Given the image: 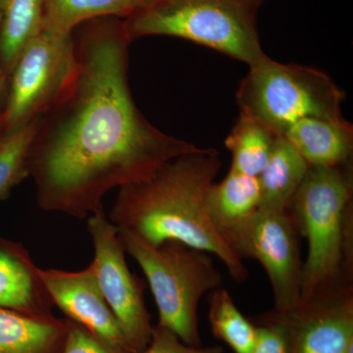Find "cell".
Masks as SVG:
<instances>
[{"label": "cell", "mask_w": 353, "mask_h": 353, "mask_svg": "<svg viewBox=\"0 0 353 353\" xmlns=\"http://www.w3.org/2000/svg\"><path fill=\"white\" fill-rule=\"evenodd\" d=\"M74 41L75 75L39 118L28 168L39 208L85 220L103 209L109 190L201 148L160 131L137 108L124 23L92 20Z\"/></svg>", "instance_id": "6da1fadb"}, {"label": "cell", "mask_w": 353, "mask_h": 353, "mask_svg": "<svg viewBox=\"0 0 353 353\" xmlns=\"http://www.w3.org/2000/svg\"><path fill=\"white\" fill-rule=\"evenodd\" d=\"M220 169L219 153L213 148L181 155L150 178L119 188L108 219L152 245L178 241L212 253L236 282H245L250 272L243 259L223 240L205 210L206 192Z\"/></svg>", "instance_id": "7a4b0ae2"}, {"label": "cell", "mask_w": 353, "mask_h": 353, "mask_svg": "<svg viewBox=\"0 0 353 353\" xmlns=\"http://www.w3.org/2000/svg\"><path fill=\"white\" fill-rule=\"evenodd\" d=\"M352 163L309 166L290 208L308 245L303 301L352 285Z\"/></svg>", "instance_id": "3957f363"}, {"label": "cell", "mask_w": 353, "mask_h": 353, "mask_svg": "<svg viewBox=\"0 0 353 353\" xmlns=\"http://www.w3.org/2000/svg\"><path fill=\"white\" fill-rule=\"evenodd\" d=\"M263 0H153L128 16L129 39L169 36L187 39L240 60L263 61L257 12Z\"/></svg>", "instance_id": "277c9868"}, {"label": "cell", "mask_w": 353, "mask_h": 353, "mask_svg": "<svg viewBox=\"0 0 353 353\" xmlns=\"http://www.w3.org/2000/svg\"><path fill=\"white\" fill-rule=\"evenodd\" d=\"M117 229L125 252L148 279L159 315L157 325L171 330L185 345L202 347L199 303L223 284L210 255L178 241L152 245L131 230Z\"/></svg>", "instance_id": "5b68a950"}, {"label": "cell", "mask_w": 353, "mask_h": 353, "mask_svg": "<svg viewBox=\"0 0 353 353\" xmlns=\"http://www.w3.org/2000/svg\"><path fill=\"white\" fill-rule=\"evenodd\" d=\"M345 92L320 70L284 64L267 57L250 67L236 101L241 113L262 123L278 136L304 118L341 122Z\"/></svg>", "instance_id": "8992f818"}, {"label": "cell", "mask_w": 353, "mask_h": 353, "mask_svg": "<svg viewBox=\"0 0 353 353\" xmlns=\"http://www.w3.org/2000/svg\"><path fill=\"white\" fill-rule=\"evenodd\" d=\"M76 67L73 32H39L27 44L10 75L2 132L41 118L71 82Z\"/></svg>", "instance_id": "52a82bcc"}, {"label": "cell", "mask_w": 353, "mask_h": 353, "mask_svg": "<svg viewBox=\"0 0 353 353\" xmlns=\"http://www.w3.org/2000/svg\"><path fill=\"white\" fill-rule=\"evenodd\" d=\"M221 236L240 259L263 266L273 290V310L284 312L301 303V234L290 210L257 209Z\"/></svg>", "instance_id": "ba28073f"}, {"label": "cell", "mask_w": 353, "mask_h": 353, "mask_svg": "<svg viewBox=\"0 0 353 353\" xmlns=\"http://www.w3.org/2000/svg\"><path fill=\"white\" fill-rule=\"evenodd\" d=\"M94 245L97 282L119 323L132 353H143L152 341L153 326L145 301V284L130 271L118 229L104 209L88 218Z\"/></svg>", "instance_id": "9c48e42d"}, {"label": "cell", "mask_w": 353, "mask_h": 353, "mask_svg": "<svg viewBox=\"0 0 353 353\" xmlns=\"http://www.w3.org/2000/svg\"><path fill=\"white\" fill-rule=\"evenodd\" d=\"M269 314L284 328L289 353H345L353 343L352 285Z\"/></svg>", "instance_id": "30bf717a"}, {"label": "cell", "mask_w": 353, "mask_h": 353, "mask_svg": "<svg viewBox=\"0 0 353 353\" xmlns=\"http://www.w3.org/2000/svg\"><path fill=\"white\" fill-rule=\"evenodd\" d=\"M37 273L53 304L69 320L87 329L115 352L132 353L119 323L102 294L92 262L81 271L37 267Z\"/></svg>", "instance_id": "8fae6325"}, {"label": "cell", "mask_w": 353, "mask_h": 353, "mask_svg": "<svg viewBox=\"0 0 353 353\" xmlns=\"http://www.w3.org/2000/svg\"><path fill=\"white\" fill-rule=\"evenodd\" d=\"M37 267L22 245L0 238V308L54 321V304Z\"/></svg>", "instance_id": "7c38bea8"}, {"label": "cell", "mask_w": 353, "mask_h": 353, "mask_svg": "<svg viewBox=\"0 0 353 353\" xmlns=\"http://www.w3.org/2000/svg\"><path fill=\"white\" fill-rule=\"evenodd\" d=\"M283 137L309 166H341L352 160L353 126L347 120L333 122L304 118L292 125Z\"/></svg>", "instance_id": "4fadbf2b"}, {"label": "cell", "mask_w": 353, "mask_h": 353, "mask_svg": "<svg viewBox=\"0 0 353 353\" xmlns=\"http://www.w3.org/2000/svg\"><path fill=\"white\" fill-rule=\"evenodd\" d=\"M309 169L307 162L289 141L280 137L259 176L260 204L263 210L289 211Z\"/></svg>", "instance_id": "5bb4252c"}, {"label": "cell", "mask_w": 353, "mask_h": 353, "mask_svg": "<svg viewBox=\"0 0 353 353\" xmlns=\"http://www.w3.org/2000/svg\"><path fill=\"white\" fill-rule=\"evenodd\" d=\"M67 320L44 321L0 308V353H62Z\"/></svg>", "instance_id": "9a60e30c"}, {"label": "cell", "mask_w": 353, "mask_h": 353, "mask_svg": "<svg viewBox=\"0 0 353 353\" xmlns=\"http://www.w3.org/2000/svg\"><path fill=\"white\" fill-rule=\"evenodd\" d=\"M257 176L231 170L224 180L213 183L205 196V210L219 234L234 226L259 208Z\"/></svg>", "instance_id": "2e32d148"}, {"label": "cell", "mask_w": 353, "mask_h": 353, "mask_svg": "<svg viewBox=\"0 0 353 353\" xmlns=\"http://www.w3.org/2000/svg\"><path fill=\"white\" fill-rule=\"evenodd\" d=\"M0 61L10 78L27 44L43 31V0H0Z\"/></svg>", "instance_id": "e0dca14e"}, {"label": "cell", "mask_w": 353, "mask_h": 353, "mask_svg": "<svg viewBox=\"0 0 353 353\" xmlns=\"http://www.w3.org/2000/svg\"><path fill=\"white\" fill-rule=\"evenodd\" d=\"M153 0H43V31L72 34L83 23L130 16Z\"/></svg>", "instance_id": "ac0fdd59"}, {"label": "cell", "mask_w": 353, "mask_h": 353, "mask_svg": "<svg viewBox=\"0 0 353 353\" xmlns=\"http://www.w3.org/2000/svg\"><path fill=\"white\" fill-rule=\"evenodd\" d=\"M279 138L262 123L241 113L225 139V145L232 154L231 170L259 178Z\"/></svg>", "instance_id": "d6986e66"}, {"label": "cell", "mask_w": 353, "mask_h": 353, "mask_svg": "<svg viewBox=\"0 0 353 353\" xmlns=\"http://www.w3.org/2000/svg\"><path fill=\"white\" fill-rule=\"evenodd\" d=\"M208 320L213 334L234 353H252L256 326L243 315L233 297L222 287L212 290L209 296Z\"/></svg>", "instance_id": "ffe728a7"}, {"label": "cell", "mask_w": 353, "mask_h": 353, "mask_svg": "<svg viewBox=\"0 0 353 353\" xmlns=\"http://www.w3.org/2000/svg\"><path fill=\"white\" fill-rule=\"evenodd\" d=\"M39 122V118L0 134V201L8 199L14 188L30 176L28 159Z\"/></svg>", "instance_id": "44dd1931"}, {"label": "cell", "mask_w": 353, "mask_h": 353, "mask_svg": "<svg viewBox=\"0 0 353 353\" xmlns=\"http://www.w3.org/2000/svg\"><path fill=\"white\" fill-rule=\"evenodd\" d=\"M256 326V341L252 353H289L282 325L269 313L260 317Z\"/></svg>", "instance_id": "7402d4cb"}, {"label": "cell", "mask_w": 353, "mask_h": 353, "mask_svg": "<svg viewBox=\"0 0 353 353\" xmlns=\"http://www.w3.org/2000/svg\"><path fill=\"white\" fill-rule=\"evenodd\" d=\"M222 347H194L185 345L171 330L153 326L152 341L143 353H223Z\"/></svg>", "instance_id": "603a6c76"}, {"label": "cell", "mask_w": 353, "mask_h": 353, "mask_svg": "<svg viewBox=\"0 0 353 353\" xmlns=\"http://www.w3.org/2000/svg\"><path fill=\"white\" fill-rule=\"evenodd\" d=\"M66 320L68 330L62 353H118L104 345L81 325Z\"/></svg>", "instance_id": "cb8c5ba5"}, {"label": "cell", "mask_w": 353, "mask_h": 353, "mask_svg": "<svg viewBox=\"0 0 353 353\" xmlns=\"http://www.w3.org/2000/svg\"><path fill=\"white\" fill-rule=\"evenodd\" d=\"M0 23H1V13H0ZM9 80L10 78L4 72L0 61V113H3L6 109L7 99H8Z\"/></svg>", "instance_id": "d4e9b609"}, {"label": "cell", "mask_w": 353, "mask_h": 353, "mask_svg": "<svg viewBox=\"0 0 353 353\" xmlns=\"http://www.w3.org/2000/svg\"><path fill=\"white\" fill-rule=\"evenodd\" d=\"M2 130H3V118H2V113H0V134H1Z\"/></svg>", "instance_id": "484cf974"}, {"label": "cell", "mask_w": 353, "mask_h": 353, "mask_svg": "<svg viewBox=\"0 0 353 353\" xmlns=\"http://www.w3.org/2000/svg\"><path fill=\"white\" fill-rule=\"evenodd\" d=\"M345 353H353V343H350Z\"/></svg>", "instance_id": "4316f807"}, {"label": "cell", "mask_w": 353, "mask_h": 353, "mask_svg": "<svg viewBox=\"0 0 353 353\" xmlns=\"http://www.w3.org/2000/svg\"><path fill=\"white\" fill-rule=\"evenodd\" d=\"M263 1H264V0H263Z\"/></svg>", "instance_id": "83f0119b"}]
</instances>
